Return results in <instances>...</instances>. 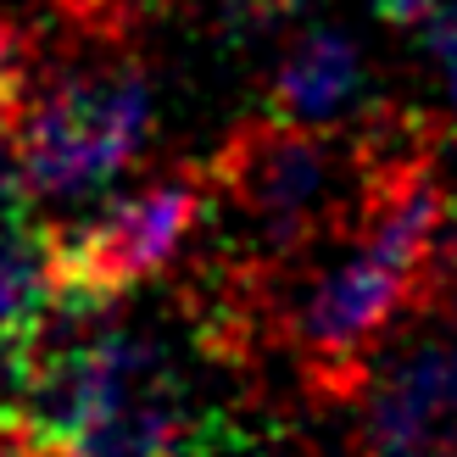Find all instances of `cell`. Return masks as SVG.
<instances>
[{
    "instance_id": "5b68a950",
    "label": "cell",
    "mask_w": 457,
    "mask_h": 457,
    "mask_svg": "<svg viewBox=\"0 0 457 457\" xmlns=\"http://www.w3.org/2000/svg\"><path fill=\"white\" fill-rule=\"evenodd\" d=\"M51 302H56L51 228H34L29 218L0 223V329L34 335Z\"/></svg>"
},
{
    "instance_id": "8992f818",
    "label": "cell",
    "mask_w": 457,
    "mask_h": 457,
    "mask_svg": "<svg viewBox=\"0 0 457 457\" xmlns=\"http://www.w3.org/2000/svg\"><path fill=\"white\" fill-rule=\"evenodd\" d=\"M168 0H56L62 22H73L84 34H106V39H129L134 22L156 17Z\"/></svg>"
},
{
    "instance_id": "52a82bcc",
    "label": "cell",
    "mask_w": 457,
    "mask_h": 457,
    "mask_svg": "<svg viewBox=\"0 0 457 457\" xmlns=\"http://www.w3.org/2000/svg\"><path fill=\"white\" fill-rule=\"evenodd\" d=\"M34 207V185H29V162H22V134L17 123H0V223L29 218Z\"/></svg>"
},
{
    "instance_id": "277c9868",
    "label": "cell",
    "mask_w": 457,
    "mask_h": 457,
    "mask_svg": "<svg viewBox=\"0 0 457 457\" xmlns=\"http://www.w3.org/2000/svg\"><path fill=\"white\" fill-rule=\"evenodd\" d=\"M357 84H362L357 45L346 34H335V29H312L285 51L279 79H273V96H268V112L295 118V123L335 129L346 101L357 96Z\"/></svg>"
},
{
    "instance_id": "6da1fadb",
    "label": "cell",
    "mask_w": 457,
    "mask_h": 457,
    "mask_svg": "<svg viewBox=\"0 0 457 457\" xmlns=\"http://www.w3.org/2000/svg\"><path fill=\"white\" fill-rule=\"evenodd\" d=\"M17 134L34 195H89L140 156L151 134V84L123 39L79 29L73 51H45Z\"/></svg>"
},
{
    "instance_id": "9c48e42d",
    "label": "cell",
    "mask_w": 457,
    "mask_h": 457,
    "mask_svg": "<svg viewBox=\"0 0 457 457\" xmlns=\"http://www.w3.org/2000/svg\"><path fill=\"white\" fill-rule=\"evenodd\" d=\"M436 6H441V0H374V12L385 22H396V29H424Z\"/></svg>"
},
{
    "instance_id": "7a4b0ae2",
    "label": "cell",
    "mask_w": 457,
    "mask_h": 457,
    "mask_svg": "<svg viewBox=\"0 0 457 457\" xmlns=\"http://www.w3.org/2000/svg\"><path fill=\"white\" fill-rule=\"evenodd\" d=\"M212 207V179L207 168H168L151 185L106 201L101 212L79 223L51 228V257H56V285L101 302H123L134 285L156 279L179 245L190 240L201 212Z\"/></svg>"
},
{
    "instance_id": "30bf717a",
    "label": "cell",
    "mask_w": 457,
    "mask_h": 457,
    "mask_svg": "<svg viewBox=\"0 0 457 457\" xmlns=\"http://www.w3.org/2000/svg\"><path fill=\"white\" fill-rule=\"evenodd\" d=\"M290 6H302V0H257V12H268V17H279V12H290Z\"/></svg>"
},
{
    "instance_id": "3957f363",
    "label": "cell",
    "mask_w": 457,
    "mask_h": 457,
    "mask_svg": "<svg viewBox=\"0 0 457 457\" xmlns=\"http://www.w3.org/2000/svg\"><path fill=\"white\" fill-rule=\"evenodd\" d=\"M357 457H457V340H419L374 369Z\"/></svg>"
},
{
    "instance_id": "ba28073f",
    "label": "cell",
    "mask_w": 457,
    "mask_h": 457,
    "mask_svg": "<svg viewBox=\"0 0 457 457\" xmlns=\"http://www.w3.org/2000/svg\"><path fill=\"white\" fill-rule=\"evenodd\" d=\"M424 45H429V56H436L441 79H446V96H452V106H457V0H441V6L429 12Z\"/></svg>"
}]
</instances>
